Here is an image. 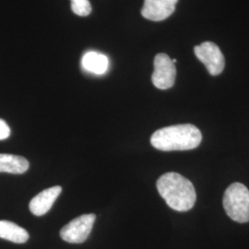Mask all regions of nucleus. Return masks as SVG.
<instances>
[{
	"instance_id": "1",
	"label": "nucleus",
	"mask_w": 249,
	"mask_h": 249,
	"mask_svg": "<svg viewBox=\"0 0 249 249\" xmlns=\"http://www.w3.org/2000/svg\"><path fill=\"white\" fill-rule=\"evenodd\" d=\"M160 196L171 209L178 212L191 210L196 202V194L193 184L178 173H166L157 181Z\"/></svg>"
},
{
	"instance_id": "2",
	"label": "nucleus",
	"mask_w": 249,
	"mask_h": 249,
	"mask_svg": "<svg viewBox=\"0 0 249 249\" xmlns=\"http://www.w3.org/2000/svg\"><path fill=\"white\" fill-rule=\"evenodd\" d=\"M202 141L200 130L194 124H182L162 127L152 134L151 145L162 151H188Z\"/></svg>"
},
{
	"instance_id": "3",
	"label": "nucleus",
	"mask_w": 249,
	"mask_h": 249,
	"mask_svg": "<svg viewBox=\"0 0 249 249\" xmlns=\"http://www.w3.org/2000/svg\"><path fill=\"white\" fill-rule=\"evenodd\" d=\"M223 208L231 220L237 223L249 222V190L241 183H233L223 196Z\"/></svg>"
},
{
	"instance_id": "4",
	"label": "nucleus",
	"mask_w": 249,
	"mask_h": 249,
	"mask_svg": "<svg viewBox=\"0 0 249 249\" xmlns=\"http://www.w3.org/2000/svg\"><path fill=\"white\" fill-rule=\"evenodd\" d=\"M96 220L93 213L83 214L72 220L60 231L63 240L71 244H81L87 240Z\"/></svg>"
},
{
	"instance_id": "5",
	"label": "nucleus",
	"mask_w": 249,
	"mask_h": 249,
	"mask_svg": "<svg viewBox=\"0 0 249 249\" xmlns=\"http://www.w3.org/2000/svg\"><path fill=\"white\" fill-rule=\"evenodd\" d=\"M177 68L169 55L158 53L154 58V71L151 76L153 85L160 89L172 88L176 82Z\"/></svg>"
},
{
	"instance_id": "6",
	"label": "nucleus",
	"mask_w": 249,
	"mask_h": 249,
	"mask_svg": "<svg viewBox=\"0 0 249 249\" xmlns=\"http://www.w3.org/2000/svg\"><path fill=\"white\" fill-rule=\"evenodd\" d=\"M195 54L200 62L203 63L209 73L213 76L220 75L225 66V59L219 46L213 42H204L196 45Z\"/></svg>"
},
{
	"instance_id": "7",
	"label": "nucleus",
	"mask_w": 249,
	"mask_h": 249,
	"mask_svg": "<svg viewBox=\"0 0 249 249\" xmlns=\"http://www.w3.org/2000/svg\"><path fill=\"white\" fill-rule=\"evenodd\" d=\"M178 0H144L142 15L153 21L169 18L176 10Z\"/></svg>"
},
{
	"instance_id": "8",
	"label": "nucleus",
	"mask_w": 249,
	"mask_h": 249,
	"mask_svg": "<svg viewBox=\"0 0 249 249\" xmlns=\"http://www.w3.org/2000/svg\"><path fill=\"white\" fill-rule=\"evenodd\" d=\"M61 192L62 187L59 186L50 187L40 192L31 200L29 204L31 213L36 216H43L47 213Z\"/></svg>"
},
{
	"instance_id": "9",
	"label": "nucleus",
	"mask_w": 249,
	"mask_h": 249,
	"mask_svg": "<svg viewBox=\"0 0 249 249\" xmlns=\"http://www.w3.org/2000/svg\"><path fill=\"white\" fill-rule=\"evenodd\" d=\"M29 166V161L22 156L5 153L0 154V173L20 175L27 172Z\"/></svg>"
},
{
	"instance_id": "10",
	"label": "nucleus",
	"mask_w": 249,
	"mask_h": 249,
	"mask_svg": "<svg viewBox=\"0 0 249 249\" xmlns=\"http://www.w3.org/2000/svg\"><path fill=\"white\" fill-rule=\"evenodd\" d=\"M81 64L85 71L96 75H103L108 71L109 60L107 55L103 53L89 51L83 55Z\"/></svg>"
},
{
	"instance_id": "11",
	"label": "nucleus",
	"mask_w": 249,
	"mask_h": 249,
	"mask_svg": "<svg viewBox=\"0 0 249 249\" xmlns=\"http://www.w3.org/2000/svg\"><path fill=\"white\" fill-rule=\"evenodd\" d=\"M0 238L16 244H24L29 240L28 231L9 221H0Z\"/></svg>"
},
{
	"instance_id": "12",
	"label": "nucleus",
	"mask_w": 249,
	"mask_h": 249,
	"mask_svg": "<svg viewBox=\"0 0 249 249\" xmlns=\"http://www.w3.org/2000/svg\"><path fill=\"white\" fill-rule=\"evenodd\" d=\"M72 11L80 17H86L91 12V5L89 0H71Z\"/></svg>"
},
{
	"instance_id": "13",
	"label": "nucleus",
	"mask_w": 249,
	"mask_h": 249,
	"mask_svg": "<svg viewBox=\"0 0 249 249\" xmlns=\"http://www.w3.org/2000/svg\"><path fill=\"white\" fill-rule=\"evenodd\" d=\"M10 136V128L9 124L3 119H0V141L7 140Z\"/></svg>"
}]
</instances>
